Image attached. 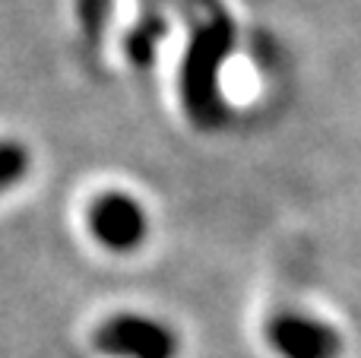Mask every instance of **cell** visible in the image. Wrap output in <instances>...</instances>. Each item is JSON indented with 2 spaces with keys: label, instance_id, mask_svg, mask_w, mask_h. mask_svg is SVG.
<instances>
[{
  "label": "cell",
  "instance_id": "cell-1",
  "mask_svg": "<svg viewBox=\"0 0 361 358\" xmlns=\"http://www.w3.org/2000/svg\"><path fill=\"white\" fill-rule=\"evenodd\" d=\"M225 51H228V23L216 19V23L203 25L190 48L184 67V99L187 108L197 121H212L219 118V63H222Z\"/></svg>",
  "mask_w": 361,
  "mask_h": 358
},
{
  "label": "cell",
  "instance_id": "cell-2",
  "mask_svg": "<svg viewBox=\"0 0 361 358\" xmlns=\"http://www.w3.org/2000/svg\"><path fill=\"white\" fill-rule=\"evenodd\" d=\"M95 346L114 358H175L178 352L175 333L152 317L140 314L111 317L99 330Z\"/></svg>",
  "mask_w": 361,
  "mask_h": 358
},
{
  "label": "cell",
  "instance_id": "cell-3",
  "mask_svg": "<svg viewBox=\"0 0 361 358\" xmlns=\"http://www.w3.org/2000/svg\"><path fill=\"white\" fill-rule=\"evenodd\" d=\"M89 228L111 251H130L146 238V216L127 194H102L89 206Z\"/></svg>",
  "mask_w": 361,
  "mask_h": 358
},
{
  "label": "cell",
  "instance_id": "cell-4",
  "mask_svg": "<svg viewBox=\"0 0 361 358\" xmlns=\"http://www.w3.org/2000/svg\"><path fill=\"white\" fill-rule=\"evenodd\" d=\"M269 342L282 358H336L343 342L330 323L314 317L282 314L269 323Z\"/></svg>",
  "mask_w": 361,
  "mask_h": 358
},
{
  "label": "cell",
  "instance_id": "cell-5",
  "mask_svg": "<svg viewBox=\"0 0 361 358\" xmlns=\"http://www.w3.org/2000/svg\"><path fill=\"white\" fill-rule=\"evenodd\" d=\"M25 168H29V156H25L23 146L0 143V190L13 187L25 175Z\"/></svg>",
  "mask_w": 361,
  "mask_h": 358
}]
</instances>
